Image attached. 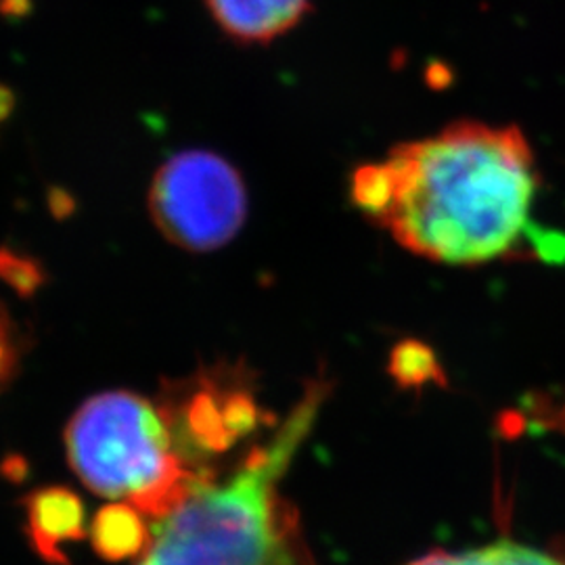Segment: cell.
Listing matches in <instances>:
<instances>
[{
    "label": "cell",
    "mask_w": 565,
    "mask_h": 565,
    "mask_svg": "<svg viewBox=\"0 0 565 565\" xmlns=\"http://www.w3.org/2000/svg\"><path fill=\"white\" fill-rule=\"evenodd\" d=\"M156 404L177 455L200 478L224 473L228 455L275 425L258 401L254 373L242 363L210 364L170 382Z\"/></svg>",
    "instance_id": "cell-4"
},
{
    "label": "cell",
    "mask_w": 565,
    "mask_h": 565,
    "mask_svg": "<svg viewBox=\"0 0 565 565\" xmlns=\"http://www.w3.org/2000/svg\"><path fill=\"white\" fill-rule=\"evenodd\" d=\"M408 565H565V557L539 546L501 539L463 551H434Z\"/></svg>",
    "instance_id": "cell-9"
},
{
    "label": "cell",
    "mask_w": 565,
    "mask_h": 565,
    "mask_svg": "<svg viewBox=\"0 0 565 565\" xmlns=\"http://www.w3.org/2000/svg\"><path fill=\"white\" fill-rule=\"evenodd\" d=\"M0 281L13 287L20 296H32L42 285L41 266L23 254L0 249Z\"/></svg>",
    "instance_id": "cell-11"
},
{
    "label": "cell",
    "mask_w": 565,
    "mask_h": 565,
    "mask_svg": "<svg viewBox=\"0 0 565 565\" xmlns=\"http://www.w3.org/2000/svg\"><path fill=\"white\" fill-rule=\"evenodd\" d=\"M247 202L242 172L205 149L181 151L163 162L147 195L158 231L195 254L231 242L247 218Z\"/></svg>",
    "instance_id": "cell-5"
},
{
    "label": "cell",
    "mask_w": 565,
    "mask_h": 565,
    "mask_svg": "<svg viewBox=\"0 0 565 565\" xmlns=\"http://www.w3.org/2000/svg\"><path fill=\"white\" fill-rule=\"evenodd\" d=\"M541 172L518 126L452 121L361 163L350 200L406 252L445 266H480L548 252L534 223Z\"/></svg>",
    "instance_id": "cell-1"
},
{
    "label": "cell",
    "mask_w": 565,
    "mask_h": 565,
    "mask_svg": "<svg viewBox=\"0 0 565 565\" xmlns=\"http://www.w3.org/2000/svg\"><path fill=\"white\" fill-rule=\"evenodd\" d=\"M25 352L23 333L9 306L0 298V392L15 382Z\"/></svg>",
    "instance_id": "cell-10"
},
{
    "label": "cell",
    "mask_w": 565,
    "mask_h": 565,
    "mask_svg": "<svg viewBox=\"0 0 565 565\" xmlns=\"http://www.w3.org/2000/svg\"><path fill=\"white\" fill-rule=\"evenodd\" d=\"M65 448L93 492L141 509L151 522L207 480L182 463L158 404L135 392H103L82 404L65 429Z\"/></svg>",
    "instance_id": "cell-3"
},
{
    "label": "cell",
    "mask_w": 565,
    "mask_h": 565,
    "mask_svg": "<svg viewBox=\"0 0 565 565\" xmlns=\"http://www.w3.org/2000/svg\"><path fill=\"white\" fill-rule=\"evenodd\" d=\"M212 20L237 44H270L302 23L312 0H203Z\"/></svg>",
    "instance_id": "cell-7"
},
{
    "label": "cell",
    "mask_w": 565,
    "mask_h": 565,
    "mask_svg": "<svg viewBox=\"0 0 565 565\" xmlns=\"http://www.w3.org/2000/svg\"><path fill=\"white\" fill-rule=\"evenodd\" d=\"M147 515L124 501L103 505L88 524V539L95 553L107 562L137 559L151 541Z\"/></svg>",
    "instance_id": "cell-8"
},
{
    "label": "cell",
    "mask_w": 565,
    "mask_h": 565,
    "mask_svg": "<svg viewBox=\"0 0 565 565\" xmlns=\"http://www.w3.org/2000/svg\"><path fill=\"white\" fill-rule=\"evenodd\" d=\"M329 392L324 377L310 380L264 443L153 520L151 541L137 565H319L281 482L319 422Z\"/></svg>",
    "instance_id": "cell-2"
},
{
    "label": "cell",
    "mask_w": 565,
    "mask_h": 565,
    "mask_svg": "<svg viewBox=\"0 0 565 565\" xmlns=\"http://www.w3.org/2000/svg\"><path fill=\"white\" fill-rule=\"evenodd\" d=\"M25 536L49 565H72L63 546L88 536V515L81 497L65 486H44L23 499Z\"/></svg>",
    "instance_id": "cell-6"
}]
</instances>
